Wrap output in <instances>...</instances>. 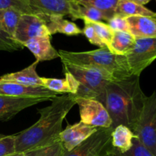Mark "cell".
I'll return each instance as SVG.
<instances>
[{
    "mask_svg": "<svg viewBox=\"0 0 156 156\" xmlns=\"http://www.w3.org/2000/svg\"><path fill=\"white\" fill-rule=\"evenodd\" d=\"M73 94L56 97L49 106L38 110L40 119L27 129L15 134V152H28L59 141L62 122L76 105Z\"/></svg>",
    "mask_w": 156,
    "mask_h": 156,
    "instance_id": "1",
    "label": "cell"
},
{
    "mask_svg": "<svg viewBox=\"0 0 156 156\" xmlns=\"http://www.w3.org/2000/svg\"><path fill=\"white\" fill-rule=\"evenodd\" d=\"M146 95L142 91L140 76H130L110 82L96 100L108 111L114 129L124 125L133 131L143 106Z\"/></svg>",
    "mask_w": 156,
    "mask_h": 156,
    "instance_id": "2",
    "label": "cell"
},
{
    "mask_svg": "<svg viewBox=\"0 0 156 156\" xmlns=\"http://www.w3.org/2000/svg\"><path fill=\"white\" fill-rule=\"evenodd\" d=\"M58 53L62 63L103 70L108 72L116 79H121L132 76L126 56L114 54L107 47L85 52L59 50Z\"/></svg>",
    "mask_w": 156,
    "mask_h": 156,
    "instance_id": "3",
    "label": "cell"
},
{
    "mask_svg": "<svg viewBox=\"0 0 156 156\" xmlns=\"http://www.w3.org/2000/svg\"><path fill=\"white\" fill-rule=\"evenodd\" d=\"M62 66L63 71L73 75L79 83L76 97L97 99L110 82L117 80L108 72L95 68L67 63H62Z\"/></svg>",
    "mask_w": 156,
    "mask_h": 156,
    "instance_id": "4",
    "label": "cell"
},
{
    "mask_svg": "<svg viewBox=\"0 0 156 156\" xmlns=\"http://www.w3.org/2000/svg\"><path fill=\"white\" fill-rule=\"evenodd\" d=\"M133 133L139 141L156 156V91L145 98L142 111Z\"/></svg>",
    "mask_w": 156,
    "mask_h": 156,
    "instance_id": "5",
    "label": "cell"
},
{
    "mask_svg": "<svg viewBox=\"0 0 156 156\" xmlns=\"http://www.w3.org/2000/svg\"><path fill=\"white\" fill-rule=\"evenodd\" d=\"M124 56L131 75L140 76L156 59V37L136 39L133 47Z\"/></svg>",
    "mask_w": 156,
    "mask_h": 156,
    "instance_id": "6",
    "label": "cell"
},
{
    "mask_svg": "<svg viewBox=\"0 0 156 156\" xmlns=\"http://www.w3.org/2000/svg\"><path fill=\"white\" fill-rule=\"evenodd\" d=\"M73 96L79 106L80 121L97 128H111V117L100 101L96 99Z\"/></svg>",
    "mask_w": 156,
    "mask_h": 156,
    "instance_id": "7",
    "label": "cell"
},
{
    "mask_svg": "<svg viewBox=\"0 0 156 156\" xmlns=\"http://www.w3.org/2000/svg\"><path fill=\"white\" fill-rule=\"evenodd\" d=\"M111 128H98L89 138L63 156H101L111 145Z\"/></svg>",
    "mask_w": 156,
    "mask_h": 156,
    "instance_id": "8",
    "label": "cell"
},
{
    "mask_svg": "<svg viewBox=\"0 0 156 156\" xmlns=\"http://www.w3.org/2000/svg\"><path fill=\"white\" fill-rule=\"evenodd\" d=\"M46 36L51 37V35L47 28L45 20L41 15L22 14L20 17L13 37L23 46L29 40Z\"/></svg>",
    "mask_w": 156,
    "mask_h": 156,
    "instance_id": "9",
    "label": "cell"
},
{
    "mask_svg": "<svg viewBox=\"0 0 156 156\" xmlns=\"http://www.w3.org/2000/svg\"><path fill=\"white\" fill-rule=\"evenodd\" d=\"M58 94L44 86H32L0 81V95L27 98H46L50 101L57 97Z\"/></svg>",
    "mask_w": 156,
    "mask_h": 156,
    "instance_id": "10",
    "label": "cell"
},
{
    "mask_svg": "<svg viewBox=\"0 0 156 156\" xmlns=\"http://www.w3.org/2000/svg\"><path fill=\"white\" fill-rule=\"evenodd\" d=\"M35 15L71 16L75 2L73 0H20Z\"/></svg>",
    "mask_w": 156,
    "mask_h": 156,
    "instance_id": "11",
    "label": "cell"
},
{
    "mask_svg": "<svg viewBox=\"0 0 156 156\" xmlns=\"http://www.w3.org/2000/svg\"><path fill=\"white\" fill-rule=\"evenodd\" d=\"M98 128L79 121L75 124H68L59 135V141L66 151L69 152L89 138Z\"/></svg>",
    "mask_w": 156,
    "mask_h": 156,
    "instance_id": "12",
    "label": "cell"
},
{
    "mask_svg": "<svg viewBox=\"0 0 156 156\" xmlns=\"http://www.w3.org/2000/svg\"><path fill=\"white\" fill-rule=\"evenodd\" d=\"M46 101L49 100L0 95V122L8 121L23 110Z\"/></svg>",
    "mask_w": 156,
    "mask_h": 156,
    "instance_id": "13",
    "label": "cell"
},
{
    "mask_svg": "<svg viewBox=\"0 0 156 156\" xmlns=\"http://www.w3.org/2000/svg\"><path fill=\"white\" fill-rule=\"evenodd\" d=\"M36 58L37 62L50 61L59 57V53L52 46L50 37H38L33 38L23 44Z\"/></svg>",
    "mask_w": 156,
    "mask_h": 156,
    "instance_id": "14",
    "label": "cell"
},
{
    "mask_svg": "<svg viewBox=\"0 0 156 156\" xmlns=\"http://www.w3.org/2000/svg\"><path fill=\"white\" fill-rule=\"evenodd\" d=\"M129 33L136 38L156 37V18L147 16L127 17Z\"/></svg>",
    "mask_w": 156,
    "mask_h": 156,
    "instance_id": "15",
    "label": "cell"
},
{
    "mask_svg": "<svg viewBox=\"0 0 156 156\" xmlns=\"http://www.w3.org/2000/svg\"><path fill=\"white\" fill-rule=\"evenodd\" d=\"M64 72V71H63ZM64 79L41 77L43 86L57 94H76L79 88V83L68 72H64Z\"/></svg>",
    "mask_w": 156,
    "mask_h": 156,
    "instance_id": "16",
    "label": "cell"
},
{
    "mask_svg": "<svg viewBox=\"0 0 156 156\" xmlns=\"http://www.w3.org/2000/svg\"><path fill=\"white\" fill-rule=\"evenodd\" d=\"M38 62H39L36 60L31 65L23 69L21 71L4 75L0 77V81L32 86H43L41 77L38 76L36 70Z\"/></svg>",
    "mask_w": 156,
    "mask_h": 156,
    "instance_id": "17",
    "label": "cell"
},
{
    "mask_svg": "<svg viewBox=\"0 0 156 156\" xmlns=\"http://www.w3.org/2000/svg\"><path fill=\"white\" fill-rule=\"evenodd\" d=\"M40 15L45 20L51 36L57 33L63 34L67 36H75L82 34V30H81L74 22L65 19L64 16L57 15Z\"/></svg>",
    "mask_w": 156,
    "mask_h": 156,
    "instance_id": "18",
    "label": "cell"
},
{
    "mask_svg": "<svg viewBox=\"0 0 156 156\" xmlns=\"http://www.w3.org/2000/svg\"><path fill=\"white\" fill-rule=\"evenodd\" d=\"M136 137L129 128L124 125H119L111 133V146L121 152L129 150L133 146V140Z\"/></svg>",
    "mask_w": 156,
    "mask_h": 156,
    "instance_id": "19",
    "label": "cell"
},
{
    "mask_svg": "<svg viewBox=\"0 0 156 156\" xmlns=\"http://www.w3.org/2000/svg\"><path fill=\"white\" fill-rule=\"evenodd\" d=\"M115 14L124 18L131 16H147L156 18V12L130 0H119L115 9Z\"/></svg>",
    "mask_w": 156,
    "mask_h": 156,
    "instance_id": "20",
    "label": "cell"
},
{
    "mask_svg": "<svg viewBox=\"0 0 156 156\" xmlns=\"http://www.w3.org/2000/svg\"><path fill=\"white\" fill-rule=\"evenodd\" d=\"M136 38L129 32L114 31L108 50L114 54L124 56L133 47Z\"/></svg>",
    "mask_w": 156,
    "mask_h": 156,
    "instance_id": "21",
    "label": "cell"
},
{
    "mask_svg": "<svg viewBox=\"0 0 156 156\" xmlns=\"http://www.w3.org/2000/svg\"><path fill=\"white\" fill-rule=\"evenodd\" d=\"M22 14V12L15 8L0 9V30L13 37L20 17Z\"/></svg>",
    "mask_w": 156,
    "mask_h": 156,
    "instance_id": "22",
    "label": "cell"
},
{
    "mask_svg": "<svg viewBox=\"0 0 156 156\" xmlns=\"http://www.w3.org/2000/svg\"><path fill=\"white\" fill-rule=\"evenodd\" d=\"M73 20L76 19H86L91 21H103L108 22L111 18L109 15H107L102 11L93 7H86V6L79 5L75 3L73 5V12L71 15Z\"/></svg>",
    "mask_w": 156,
    "mask_h": 156,
    "instance_id": "23",
    "label": "cell"
},
{
    "mask_svg": "<svg viewBox=\"0 0 156 156\" xmlns=\"http://www.w3.org/2000/svg\"><path fill=\"white\" fill-rule=\"evenodd\" d=\"M104 156H154L139 141L136 137L133 140V146L125 152H120L110 145L104 153Z\"/></svg>",
    "mask_w": 156,
    "mask_h": 156,
    "instance_id": "24",
    "label": "cell"
},
{
    "mask_svg": "<svg viewBox=\"0 0 156 156\" xmlns=\"http://www.w3.org/2000/svg\"><path fill=\"white\" fill-rule=\"evenodd\" d=\"M119 0H73L79 5L93 7L102 11L112 18L115 14V9Z\"/></svg>",
    "mask_w": 156,
    "mask_h": 156,
    "instance_id": "25",
    "label": "cell"
},
{
    "mask_svg": "<svg viewBox=\"0 0 156 156\" xmlns=\"http://www.w3.org/2000/svg\"><path fill=\"white\" fill-rule=\"evenodd\" d=\"M65 151L61 142L58 141L47 147L25 153L27 156H63Z\"/></svg>",
    "mask_w": 156,
    "mask_h": 156,
    "instance_id": "26",
    "label": "cell"
},
{
    "mask_svg": "<svg viewBox=\"0 0 156 156\" xmlns=\"http://www.w3.org/2000/svg\"><path fill=\"white\" fill-rule=\"evenodd\" d=\"M91 24L94 27L99 38L101 40V41L106 46L107 48H109L111 41H112L113 37H114V30L109 27L108 24L103 22V21H91Z\"/></svg>",
    "mask_w": 156,
    "mask_h": 156,
    "instance_id": "27",
    "label": "cell"
},
{
    "mask_svg": "<svg viewBox=\"0 0 156 156\" xmlns=\"http://www.w3.org/2000/svg\"><path fill=\"white\" fill-rule=\"evenodd\" d=\"M23 47L13 37L0 30V51L13 52L23 49Z\"/></svg>",
    "mask_w": 156,
    "mask_h": 156,
    "instance_id": "28",
    "label": "cell"
},
{
    "mask_svg": "<svg viewBox=\"0 0 156 156\" xmlns=\"http://www.w3.org/2000/svg\"><path fill=\"white\" fill-rule=\"evenodd\" d=\"M83 21L84 24H85V27L82 29V34H84V35L86 37V38L88 40V41H89L91 44H93V45H95L97 46V47H98L99 48L106 47V46L104 44V43L102 42L101 40L99 38L98 35L96 33L94 27H93L92 24H91V21L86 19H84Z\"/></svg>",
    "mask_w": 156,
    "mask_h": 156,
    "instance_id": "29",
    "label": "cell"
},
{
    "mask_svg": "<svg viewBox=\"0 0 156 156\" xmlns=\"http://www.w3.org/2000/svg\"><path fill=\"white\" fill-rule=\"evenodd\" d=\"M15 152V137L14 135L0 134V156H6Z\"/></svg>",
    "mask_w": 156,
    "mask_h": 156,
    "instance_id": "30",
    "label": "cell"
},
{
    "mask_svg": "<svg viewBox=\"0 0 156 156\" xmlns=\"http://www.w3.org/2000/svg\"><path fill=\"white\" fill-rule=\"evenodd\" d=\"M108 24L114 31L129 32L126 18L119 15H114L108 21Z\"/></svg>",
    "mask_w": 156,
    "mask_h": 156,
    "instance_id": "31",
    "label": "cell"
},
{
    "mask_svg": "<svg viewBox=\"0 0 156 156\" xmlns=\"http://www.w3.org/2000/svg\"><path fill=\"white\" fill-rule=\"evenodd\" d=\"M15 8L23 14H34L31 9L20 0H0V9Z\"/></svg>",
    "mask_w": 156,
    "mask_h": 156,
    "instance_id": "32",
    "label": "cell"
},
{
    "mask_svg": "<svg viewBox=\"0 0 156 156\" xmlns=\"http://www.w3.org/2000/svg\"><path fill=\"white\" fill-rule=\"evenodd\" d=\"M130 1L134 2L141 5H146L147 3H149L151 0H130Z\"/></svg>",
    "mask_w": 156,
    "mask_h": 156,
    "instance_id": "33",
    "label": "cell"
},
{
    "mask_svg": "<svg viewBox=\"0 0 156 156\" xmlns=\"http://www.w3.org/2000/svg\"><path fill=\"white\" fill-rule=\"evenodd\" d=\"M6 156H27L26 153L24 152H15V153L10 154V155H8Z\"/></svg>",
    "mask_w": 156,
    "mask_h": 156,
    "instance_id": "34",
    "label": "cell"
},
{
    "mask_svg": "<svg viewBox=\"0 0 156 156\" xmlns=\"http://www.w3.org/2000/svg\"><path fill=\"white\" fill-rule=\"evenodd\" d=\"M101 156H104V155H101Z\"/></svg>",
    "mask_w": 156,
    "mask_h": 156,
    "instance_id": "35",
    "label": "cell"
},
{
    "mask_svg": "<svg viewBox=\"0 0 156 156\" xmlns=\"http://www.w3.org/2000/svg\"></svg>",
    "mask_w": 156,
    "mask_h": 156,
    "instance_id": "36",
    "label": "cell"
}]
</instances>
